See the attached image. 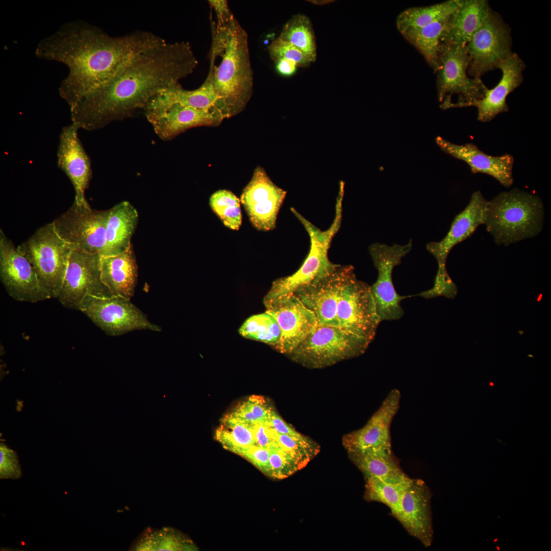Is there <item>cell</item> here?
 I'll use <instances>...</instances> for the list:
<instances>
[{
  "mask_svg": "<svg viewBox=\"0 0 551 551\" xmlns=\"http://www.w3.org/2000/svg\"><path fill=\"white\" fill-rule=\"evenodd\" d=\"M197 64L188 42H166L144 51L70 108L72 123L94 131L129 117L161 91L191 74Z\"/></svg>",
  "mask_w": 551,
  "mask_h": 551,
  "instance_id": "1",
  "label": "cell"
},
{
  "mask_svg": "<svg viewBox=\"0 0 551 551\" xmlns=\"http://www.w3.org/2000/svg\"><path fill=\"white\" fill-rule=\"evenodd\" d=\"M165 42L145 31L111 36L97 27L78 20L63 24L42 39L36 47L35 55L67 66L69 73L62 81L59 92L71 108L134 56Z\"/></svg>",
  "mask_w": 551,
  "mask_h": 551,
  "instance_id": "2",
  "label": "cell"
},
{
  "mask_svg": "<svg viewBox=\"0 0 551 551\" xmlns=\"http://www.w3.org/2000/svg\"><path fill=\"white\" fill-rule=\"evenodd\" d=\"M211 54L221 57L219 65L210 63L209 71L216 107L224 118L232 117L245 109L254 85L248 35L234 16L227 23L213 27Z\"/></svg>",
  "mask_w": 551,
  "mask_h": 551,
  "instance_id": "3",
  "label": "cell"
},
{
  "mask_svg": "<svg viewBox=\"0 0 551 551\" xmlns=\"http://www.w3.org/2000/svg\"><path fill=\"white\" fill-rule=\"evenodd\" d=\"M543 219L541 198L514 188L488 202L484 224L497 244L508 246L538 235Z\"/></svg>",
  "mask_w": 551,
  "mask_h": 551,
  "instance_id": "4",
  "label": "cell"
},
{
  "mask_svg": "<svg viewBox=\"0 0 551 551\" xmlns=\"http://www.w3.org/2000/svg\"><path fill=\"white\" fill-rule=\"evenodd\" d=\"M343 192L340 191L335 207V214L331 226L322 231L313 224L294 209L292 212L307 231L310 239L309 252L299 269L294 273L273 282L264 298L269 300L293 294L299 288L310 283L333 269L336 264L329 259L328 251L332 241L341 223Z\"/></svg>",
  "mask_w": 551,
  "mask_h": 551,
  "instance_id": "5",
  "label": "cell"
},
{
  "mask_svg": "<svg viewBox=\"0 0 551 551\" xmlns=\"http://www.w3.org/2000/svg\"><path fill=\"white\" fill-rule=\"evenodd\" d=\"M371 342L338 327L317 325L288 356L309 368H322L364 354Z\"/></svg>",
  "mask_w": 551,
  "mask_h": 551,
  "instance_id": "6",
  "label": "cell"
},
{
  "mask_svg": "<svg viewBox=\"0 0 551 551\" xmlns=\"http://www.w3.org/2000/svg\"><path fill=\"white\" fill-rule=\"evenodd\" d=\"M470 61L466 46L441 43L436 72L438 98L442 109L450 108L454 96L457 98L453 108L470 107L484 96L488 88L482 80L467 76Z\"/></svg>",
  "mask_w": 551,
  "mask_h": 551,
  "instance_id": "7",
  "label": "cell"
},
{
  "mask_svg": "<svg viewBox=\"0 0 551 551\" xmlns=\"http://www.w3.org/2000/svg\"><path fill=\"white\" fill-rule=\"evenodd\" d=\"M17 248L30 262L41 284L57 298L72 250L57 235L52 223L39 228Z\"/></svg>",
  "mask_w": 551,
  "mask_h": 551,
  "instance_id": "8",
  "label": "cell"
},
{
  "mask_svg": "<svg viewBox=\"0 0 551 551\" xmlns=\"http://www.w3.org/2000/svg\"><path fill=\"white\" fill-rule=\"evenodd\" d=\"M337 321L338 327L371 342L381 322L371 286L357 278L353 266L341 290Z\"/></svg>",
  "mask_w": 551,
  "mask_h": 551,
  "instance_id": "9",
  "label": "cell"
},
{
  "mask_svg": "<svg viewBox=\"0 0 551 551\" xmlns=\"http://www.w3.org/2000/svg\"><path fill=\"white\" fill-rule=\"evenodd\" d=\"M109 210L96 211L74 203L52 223L59 237L71 249L102 255L106 244Z\"/></svg>",
  "mask_w": 551,
  "mask_h": 551,
  "instance_id": "10",
  "label": "cell"
},
{
  "mask_svg": "<svg viewBox=\"0 0 551 551\" xmlns=\"http://www.w3.org/2000/svg\"><path fill=\"white\" fill-rule=\"evenodd\" d=\"M511 29L497 13L492 11L466 45L470 57L467 73L481 79L513 53Z\"/></svg>",
  "mask_w": 551,
  "mask_h": 551,
  "instance_id": "11",
  "label": "cell"
},
{
  "mask_svg": "<svg viewBox=\"0 0 551 551\" xmlns=\"http://www.w3.org/2000/svg\"><path fill=\"white\" fill-rule=\"evenodd\" d=\"M411 240L405 245L389 246L379 242L370 245L369 252L378 272L376 282L371 286L377 311L381 321L395 320L402 317L404 311L400 306L403 299L411 297L402 296L396 291L392 281L394 268L411 250Z\"/></svg>",
  "mask_w": 551,
  "mask_h": 551,
  "instance_id": "12",
  "label": "cell"
},
{
  "mask_svg": "<svg viewBox=\"0 0 551 551\" xmlns=\"http://www.w3.org/2000/svg\"><path fill=\"white\" fill-rule=\"evenodd\" d=\"M79 310L109 335H121L136 330L161 331L130 299L123 297L89 296L82 302Z\"/></svg>",
  "mask_w": 551,
  "mask_h": 551,
  "instance_id": "13",
  "label": "cell"
},
{
  "mask_svg": "<svg viewBox=\"0 0 551 551\" xmlns=\"http://www.w3.org/2000/svg\"><path fill=\"white\" fill-rule=\"evenodd\" d=\"M99 254L72 250L66 274L57 298L65 307L79 310L87 296H114L103 283Z\"/></svg>",
  "mask_w": 551,
  "mask_h": 551,
  "instance_id": "14",
  "label": "cell"
},
{
  "mask_svg": "<svg viewBox=\"0 0 551 551\" xmlns=\"http://www.w3.org/2000/svg\"><path fill=\"white\" fill-rule=\"evenodd\" d=\"M0 279L13 298L36 303L52 298L29 260L0 229Z\"/></svg>",
  "mask_w": 551,
  "mask_h": 551,
  "instance_id": "15",
  "label": "cell"
},
{
  "mask_svg": "<svg viewBox=\"0 0 551 551\" xmlns=\"http://www.w3.org/2000/svg\"><path fill=\"white\" fill-rule=\"evenodd\" d=\"M263 303L265 312L275 319L281 329L276 349L281 353L289 355L318 325L313 312L293 294Z\"/></svg>",
  "mask_w": 551,
  "mask_h": 551,
  "instance_id": "16",
  "label": "cell"
},
{
  "mask_svg": "<svg viewBox=\"0 0 551 551\" xmlns=\"http://www.w3.org/2000/svg\"><path fill=\"white\" fill-rule=\"evenodd\" d=\"M286 193L272 182L262 167L258 166L255 169L251 180L242 192L240 202L256 229L269 231L275 228Z\"/></svg>",
  "mask_w": 551,
  "mask_h": 551,
  "instance_id": "17",
  "label": "cell"
},
{
  "mask_svg": "<svg viewBox=\"0 0 551 551\" xmlns=\"http://www.w3.org/2000/svg\"><path fill=\"white\" fill-rule=\"evenodd\" d=\"M352 267L336 264L328 273L293 293L313 312L318 325L338 327V303L342 285Z\"/></svg>",
  "mask_w": 551,
  "mask_h": 551,
  "instance_id": "18",
  "label": "cell"
},
{
  "mask_svg": "<svg viewBox=\"0 0 551 551\" xmlns=\"http://www.w3.org/2000/svg\"><path fill=\"white\" fill-rule=\"evenodd\" d=\"M488 202L480 191L473 192L468 205L454 218L446 235L439 241L427 245V249L438 263L436 274L448 273L446 262L452 249L470 237L479 226L485 223Z\"/></svg>",
  "mask_w": 551,
  "mask_h": 551,
  "instance_id": "19",
  "label": "cell"
},
{
  "mask_svg": "<svg viewBox=\"0 0 551 551\" xmlns=\"http://www.w3.org/2000/svg\"><path fill=\"white\" fill-rule=\"evenodd\" d=\"M79 128L73 124L63 128L59 136L57 163L72 184L74 204L89 205L85 192L92 177L91 162L78 137Z\"/></svg>",
  "mask_w": 551,
  "mask_h": 551,
  "instance_id": "20",
  "label": "cell"
},
{
  "mask_svg": "<svg viewBox=\"0 0 551 551\" xmlns=\"http://www.w3.org/2000/svg\"><path fill=\"white\" fill-rule=\"evenodd\" d=\"M431 497L430 489L422 480L410 479L395 517L425 547L431 545L433 538Z\"/></svg>",
  "mask_w": 551,
  "mask_h": 551,
  "instance_id": "21",
  "label": "cell"
},
{
  "mask_svg": "<svg viewBox=\"0 0 551 551\" xmlns=\"http://www.w3.org/2000/svg\"><path fill=\"white\" fill-rule=\"evenodd\" d=\"M400 397L399 391L392 389L363 427L343 436V445L347 453L391 447L390 427L399 408Z\"/></svg>",
  "mask_w": 551,
  "mask_h": 551,
  "instance_id": "22",
  "label": "cell"
},
{
  "mask_svg": "<svg viewBox=\"0 0 551 551\" xmlns=\"http://www.w3.org/2000/svg\"><path fill=\"white\" fill-rule=\"evenodd\" d=\"M145 114L156 134L164 140H170L193 127L218 126L224 119L217 110L197 109L180 104Z\"/></svg>",
  "mask_w": 551,
  "mask_h": 551,
  "instance_id": "23",
  "label": "cell"
},
{
  "mask_svg": "<svg viewBox=\"0 0 551 551\" xmlns=\"http://www.w3.org/2000/svg\"><path fill=\"white\" fill-rule=\"evenodd\" d=\"M436 142L443 152L466 162L472 173L480 172L490 175L507 188L513 184L514 158L511 155H489L472 143L458 145L440 136L436 138Z\"/></svg>",
  "mask_w": 551,
  "mask_h": 551,
  "instance_id": "24",
  "label": "cell"
},
{
  "mask_svg": "<svg viewBox=\"0 0 551 551\" xmlns=\"http://www.w3.org/2000/svg\"><path fill=\"white\" fill-rule=\"evenodd\" d=\"M525 67L524 62L515 53L498 66L502 72L498 83L493 88L487 89L482 99L470 105L477 108L479 121L489 122L498 114L508 111L506 98L523 82Z\"/></svg>",
  "mask_w": 551,
  "mask_h": 551,
  "instance_id": "25",
  "label": "cell"
},
{
  "mask_svg": "<svg viewBox=\"0 0 551 551\" xmlns=\"http://www.w3.org/2000/svg\"><path fill=\"white\" fill-rule=\"evenodd\" d=\"M492 11L486 0H459L449 17L441 43L466 46Z\"/></svg>",
  "mask_w": 551,
  "mask_h": 551,
  "instance_id": "26",
  "label": "cell"
},
{
  "mask_svg": "<svg viewBox=\"0 0 551 551\" xmlns=\"http://www.w3.org/2000/svg\"><path fill=\"white\" fill-rule=\"evenodd\" d=\"M217 101L212 76L209 72L204 82L198 88L188 90L184 89L179 82L173 84L159 92L144 110L145 114L153 113L172 105L180 104L197 109L218 110L216 107Z\"/></svg>",
  "mask_w": 551,
  "mask_h": 551,
  "instance_id": "27",
  "label": "cell"
},
{
  "mask_svg": "<svg viewBox=\"0 0 551 551\" xmlns=\"http://www.w3.org/2000/svg\"><path fill=\"white\" fill-rule=\"evenodd\" d=\"M102 280L114 296L131 299L137 279L138 267L132 246L115 256H101Z\"/></svg>",
  "mask_w": 551,
  "mask_h": 551,
  "instance_id": "28",
  "label": "cell"
},
{
  "mask_svg": "<svg viewBox=\"0 0 551 551\" xmlns=\"http://www.w3.org/2000/svg\"><path fill=\"white\" fill-rule=\"evenodd\" d=\"M138 219L137 210L128 202H122L109 209L106 244L101 256L117 255L129 250Z\"/></svg>",
  "mask_w": 551,
  "mask_h": 551,
  "instance_id": "29",
  "label": "cell"
},
{
  "mask_svg": "<svg viewBox=\"0 0 551 551\" xmlns=\"http://www.w3.org/2000/svg\"><path fill=\"white\" fill-rule=\"evenodd\" d=\"M348 454L366 480L377 477L387 483H397L409 478L402 469L391 447L372 448Z\"/></svg>",
  "mask_w": 551,
  "mask_h": 551,
  "instance_id": "30",
  "label": "cell"
},
{
  "mask_svg": "<svg viewBox=\"0 0 551 551\" xmlns=\"http://www.w3.org/2000/svg\"><path fill=\"white\" fill-rule=\"evenodd\" d=\"M129 550L193 551L198 548L190 538L176 529L148 527L133 541Z\"/></svg>",
  "mask_w": 551,
  "mask_h": 551,
  "instance_id": "31",
  "label": "cell"
},
{
  "mask_svg": "<svg viewBox=\"0 0 551 551\" xmlns=\"http://www.w3.org/2000/svg\"><path fill=\"white\" fill-rule=\"evenodd\" d=\"M449 17L422 28L408 30L401 33L420 53L436 72L438 67L441 37Z\"/></svg>",
  "mask_w": 551,
  "mask_h": 551,
  "instance_id": "32",
  "label": "cell"
},
{
  "mask_svg": "<svg viewBox=\"0 0 551 551\" xmlns=\"http://www.w3.org/2000/svg\"><path fill=\"white\" fill-rule=\"evenodd\" d=\"M459 2V0H449L428 6L408 8L397 16V28L402 33L448 18L456 9Z\"/></svg>",
  "mask_w": 551,
  "mask_h": 551,
  "instance_id": "33",
  "label": "cell"
},
{
  "mask_svg": "<svg viewBox=\"0 0 551 551\" xmlns=\"http://www.w3.org/2000/svg\"><path fill=\"white\" fill-rule=\"evenodd\" d=\"M279 37L297 47L313 62L315 61L316 37L311 20L306 15H294L284 25Z\"/></svg>",
  "mask_w": 551,
  "mask_h": 551,
  "instance_id": "34",
  "label": "cell"
},
{
  "mask_svg": "<svg viewBox=\"0 0 551 551\" xmlns=\"http://www.w3.org/2000/svg\"><path fill=\"white\" fill-rule=\"evenodd\" d=\"M215 439L226 449L239 455L255 445L252 425L228 415L223 418L215 432Z\"/></svg>",
  "mask_w": 551,
  "mask_h": 551,
  "instance_id": "35",
  "label": "cell"
},
{
  "mask_svg": "<svg viewBox=\"0 0 551 551\" xmlns=\"http://www.w3.org/2000/svg\"><path fill=\"white\" fill-rule=\"evenodd\" d=\"M410 478L397 483H389L377 478L366 479L365 498L388 506L395 518L397 516L405 489Z\"/></svg>",
  "mask_w": 551,
  "mask_h": 551,
  "instance_id": "36",
  "label": "cell"
},
{
  "mask_svg": "<svg viewBox=\"0 0 551 551\" xmlns=\"http://www.w3.org/2000/svg\"><path fill=\"white\" fill-rule=\"evenodd\" d=\"M239 333L244 338L261 341L275 348L281 335L277 321L266 312L249 317L242 324Z\"/></svg>",
  "mask_w": 551,
  "mask_h": 551,
  "instance_id": "37",
  "label": "cell"
},
{
  "mask_svg": "<svg viewBox=\"0 0 551 551\" xmlns=\"http://www.w3.org/2000/svg\"><path fill=\"white\" fill-rule=\"evenodd\" d=\"M209 203L211 209L227 228L238 230L242 223L239 199L231 191L219 190L212 194Z\"/></svg>",
  "mask_w": 551,
  "mask_h": 551,
  "instance_id": "38",
  "label": "cell"
},
{
  "mask_svg": "<svg viewBox=\"0 0 551 551\" xmlns=\"http://www.w3.org/2000/svg\"><path fill=\"white\" fill-rule=\"evenodd\" d=\"M273 435L274 441L294 457L301 469L319 452L318 445L305 436L297 438L279 434L274 431Z\"/></svg>",
  "mask_w": 551,
  "mask_h": 551,
  "instance_id": "39",
  "label": "cell"
},
{
  "mask_svg": "<svg viewBox=\"0 0 551 551\" xmlns=\"http://www.w3.org/2000/svg\"><path fill=\"white\" fill-rule=\"evenodd\" d=\"M271 409L263 397L253 395L238 405L228 415L252 425L265 423Z\"/></svg>",
  "mask_w": 551,
  "mask_h": 551,
  "instance_id": "40",
  "label": "cell"
},
{
  "mask_svg": "<svg viewBox=\"0 0 551 551\" xmlns=\"http://www.w3.org/2000/svg\"><path fill=\"white\" fill-rule=\"evenodd\" d=\"M269 448L270 457L267 475L275 479H283L301 469L294 457L276 441Z\"/></svg>",
  "mask_w": 551,
  "mask_h": 551,
  "instance_id": "41",
  "label": "cell"
},
{
  "mask_svg": "<svg viewBox=\"0 0 551 551\" xmlns=\"http://www.w3.org/2000/svg\"><path fill=\"white\" fill-rule=\"evenodd\" d=\"M268 51L273 61L280 59L292 60L300 67H308L313 62L311 59L297 47L279 37L274 40L268 46Z\"/></svg>",
  "mask_w": 551,
  "mask_h": 551,
  "instance_id": "42",
  "label": "cell"
},
{
  "mask_svg": "<svg viewBox=\"0 0 551 551\" xmlns=\"http://www.w3.org/2000/svg\"><path fill=\"white\" fill-rule=\"evenodd\" d=\"M22 475L18 456L4 442L0 443V479L17 480Z\"/></svg>",
  "mask_w": 551,
  "mask_h": 551,
  "instance_id": "43",
  "label": "cell"
},
{
  "mask_svg": "<svg viewBox=\"0 0 551 551\" xmlns=\"http://www.w3.org/2000/svg\"><path fill=\"white\" fill-rule=\"evenodd\" d=\"M241 456L247 459L266 475L270 457L269 447L254 445L245 450Z\"/></svg>",
  "mask_w": 551,
  "mask_h": 551,
  "instance_id": "44",
  "label": "cell"
},
{
  "mask_svg": "<svg viewBox=\"0 0 551 551\" xmlns=\"http://www.w3.org/2000/svg\"><path fill=\"white\" fill-rule=\"evenodd\" d=\"M265 423L279 434L288 435L297 438L304 436L286 422L273 409L271 410Z\"/></svg>",
  "mask_w": 551,
  "mask_h": 551,
  "instance_id": "45",
  "label": "cell"
},
{
  "mask_svg": "<svg viewBox=\"0 0 551 551\" xmlns=\"http://www.w3.org/2000/svg\"><path fill=\"white\" fill-rule=\"evenodd\" d=\"M255 445L263 447H269L274 442L273 431L265 423L259 422L252 425Z\"/></svg>",
  "mask_w": 551,
  "mask_h": 551,
  "instance_id": "46",
  "label": "cell"
},
{
  "mask_svg": "<svg viewBox=\"0 0 551 551\" xmlns=\"http://www.w3.org/2000/svg\"><path fill=\"white\" fill-rule=\"evenodd\" d=\"M211 7L215 11L217 19V24L222 25L228 23L233 16L226 0H210L208 1Z\"/></svg>",
  "mask_w": 551,
  "mask_h": 551,
  "instance_id": "47",
  "label": "cell"
},
{
  "mask_svg": "<svg viewBox=\"0 0 551 551\" xmlns=\"http://www.w3.org/2000/svg\"><path fill=\"white\" fill-rule=\"evenodd\" d=\"M274 62L278 72L284 76H292L298 67L294 61L287 59H280Z\"/></svg>",
  "mask_w": 551,
  "mask_h": 551,
  "instance_id": "48",
  "label": "cell"
},
{
  "mask_svg": "<svg viewBox=\"0 0 551 551\" xmlns=\"http://www.w3.org/2000/svg\"><path fill=\"white\" fill-rule=\"evenodd\" d=\"M310 2H311V3H313L314 4H315L322 5H324V4H327L328 3H331V2H333V1H330V0H329V1H326L325 0V1H310Z\"/></svg>",
  "mask_w": 551,
  "mask_h": 551,
  "instance_id": "49",
  "label": "cell"
}]
</instances>
